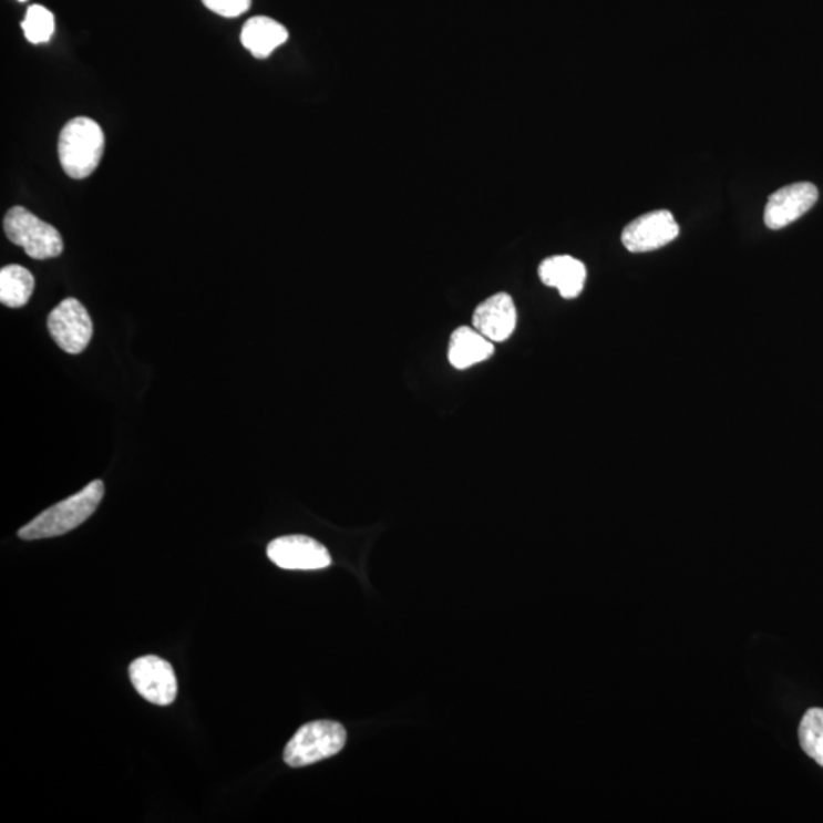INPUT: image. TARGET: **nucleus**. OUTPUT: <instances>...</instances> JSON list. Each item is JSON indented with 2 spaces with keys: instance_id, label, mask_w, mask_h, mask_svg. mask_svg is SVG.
I'll return each mask as SVG.
<instances>
[{
  "instance_id": "f257e3e1",
  "label": "nucleus",
  "mask_w": 823,
  "mask_h": 823,
  "mask_svg": "<svg viewBox=\"0 0 823 823\" xmlns=\"http://www.w3.org/2000/svg\"><path fill=\"white\" fill-rule=\"evenodd\" d=\"M104 482L93 481L74 496L64 498L51 508L44 510L34 521L19 531L22 541H42L60 537L69 531L79 528L95 513L104 497Z\"/></svg>"
},
{
  "instance_id": "9d476101",
  "label": "nucleus",
  "mask_w": 823,
  "mask_h": 823,
  "mask_svg": "<svg viewBox=\"0 0 823 823\" xmlns=\"http://www.w3.org/2000/svg\"><path fill=\"white\" fill-rule=\"evenodd\" d=\"M517 326V310L508 294L493 295L474 310L473 327L492 342H505Z\"/></svg>"
},
{
  "instance_id": "a211bd4d",
  "label": "nucleus",
  "mask_w": 823,
  "mask_h": 823,
  "mask_svg": "<svg viewBox=\"0 0 823 823\" xmlns=\"http://www.w3.org/2000/svg\"><path fill=\"white\" fill-rule=\"evenodd\" d=\"M19 2H27V0H19Z\"/></svg>"
},
{
  "instance_id": "1a4fd4ad",
  "label": "nucleus",
  "mask_w": 823,
  "mask_h": 823,
  "mask_svg": "<svg viewBox=\"0 0 823 823\" xmlns=\"http://www.w3.org/2000/svg\"><path fill=\"white\" fill-rule=\"evenodd\" d=\"M817 198V186L810 182H799V184L786 185L778 189L769 197L768 205H765V226L778 230L792 225L816 205Z\"/></svg>"
},
{
  "instance_id": "ddd939ff",
  "label": "nucleus",
  "mask_w": 823,
  "mask_h": 823,
  "mask_svg": "<svg viewBox=\"0 0 823 823\" xmlns=\"http://www.w3.org/2000/svg\"><path fill=\"white\" fill-rule=\"evenodd\" d=\"M493 354L494 342L474 327H460L450 338L449 360L453 368L467 369L485 362Z\"/></svg>"
},
{
  "instance_id": "f3484780",
  "label": "nucleus",
  "mask_w": 823,
  "mask_h": 823,
  "mask_svg": "<svg viewBox=\"0 0 823 823\" xmlns=\"http://www.w3.org/2000/svg\"><path fill=\"white\" fill-rule=\"evenodd\" d=\"M208 10L222 18L234 19L247 13L253 0H202Z\"/></svg>"
},
{
  "instance_id": "6e6552de",
  "label": "nucleus",
  "mask_w": 823,
  "mask_h": 823,
  "mask_svg": "<svg viewBox=\"0 0 823 823\" xmlns=\"http://www.w3.org/2000/svg\"><path fill=\"white\" fill-rule=\"evenodd\" d=\"M679 233V225L670 210H652L636 218L624 229L623 243L630 253H651L670 245Z\"/></svg>"
},
{
  "instance_id": "0eeeda50",
  "label": "nucleus",
  "mask_w": 823,
  "mask_h": 823,
  "mask_svg": "<svg viewBox=\"0 0 823 823\" xmlns=\"http://www.w3.org/2000/svg\"><path fill=\"white\" fill-rule=\"evenodd\" d=\"M267 557L287 570H318L331 565V555L327 547L307 535L275 538L267 546Z\"/></svg>"
},
{
  "instance_id": "4468645a",
  "label": "nucleus",
  "mask_w": 823,
  "mask_h": 823,
  "mask_svg": "<svg viewBox=\"0 0 823 823\" xmlns=\"http://www.w3.org/2000/svg\"><path fill=\"white\" fill-rule=\"evenodd\" d=\"M34 291V277L25 267L11 265L0 270V302L10 308L27 306Z\"/></svg>"
},
{
  "instance_id": "dca6fc26",
  "label": "nucleus",
  "mask_w": 823,
  "mask_h": 823,
  "mask_svg": "<svg viewBox=\"0 0 823 823\" xmlns=\"http://www.w3.org/2000/svg\"><path fill=\"white\" fill-rule=\"evenodd\" d=\"M22 30L28 42L32 44L50 42L55 31L54 14L43 6H31L23 19Z\"/></svg>"
},
{
  "instance_id": "7ed1b4c3",
  "label": "nucleus",
  "mask_w": 823,
  "mask_h": 823,
  "mask_svg": "<svg viewBox=\"0 0 823 823\" xmlns=\"http://www.w3.org/2000/svg\"><path fill=\"white\" fill-rule=\"evenodd\" d=\"M347 744V731L330 720L313 721L302 726L284 749V761L290 768H306L327 758L338 755Z\"/></svg>"
},
{
  "instance_id": "39448f33",
  "label": "nucleus",
  "mask_w": 823,
  "mask_h": 823,
  "mask_svg": "<svg viewBox=\"0 0 823 823\" xmlns=\"http://www.w3.org/2000/svg\"><path fill=\"white\" fill-rule=\"evenodd\" d=\"M48 330L63 351L80 354L91 343L93 323L86 307L79 299L68 298L51 311Z\"/></svg>"
},
{
  "instance_id": "2eb2a0df",
  "label": "nucleus",
  "mask_w": 823,
  "mask_h": 823,
  "mask_svg": "<svg viewBox=\"0 0 823 823\" xmlns=\"http://www.w3.org/2000/svg\"><path fill=\"white\" fill-rule=\"evenodd\" d=\"M802 749L823 768V709L811 708L799 726Z\"/></svg>"
},
{
  "instance_id": "f03ea898",
  "label": "nucleus",
  "mask_w": 823,
  "mask_h": 823,
  "mask_svg": "<svg viewBox=\"0 0 823 823\" xmlns=\"http://www.w3.org/2000/svg\"><path fill=\"white\" fill-rule=\"evenodd\" d=\"M105 148L103 128L96 121L76 116L64 125L59 137V160L72 178H86L99 168Z\"/></svg>"
},
{
  "instance_id": "9b49d317",
  "label": "nucleus",
  "mask_w": 823,
  "mask_h": 823,
  "mask_svg": "<svg viewBox=\"0 0 823 823\" xmlns=\"http://www.w3.org/2000/svg\"><path fill=\"white\" fill-rule=\"evenodd\" d=\"M538 277L547 287H554L565 299L582 295L586 284V266L569 255H557L545 259L538 267Z\"/></svg>"
},
{
  "instance_id": "423d86ee",
  "label": "nucleus",
  "mask_w": 823,
  "mask_h": 823,
  "mask_svg": "<svg viewBox=\"0 0 823 823\" xmlns=\"http://www.w3.org/2000/svg\"><path fill=\"white\" fill-rule=\"evenodd\" d=\"M140 696L157 707H168L177 697V679L172 665L157 656L137 658L128 668Z\"/></svg>"
},
{
  "instance_id": "20e7f679",
  "label": "nucleus",
  "mask_w": 823,
  "mask_h": 823,
  "mask_svg": "<svg viewBox=\"0 0 823 823\" xmlns=\"http://www.w3.org/2000/svg\"><path fill=\"white\" fill-rule=\"evenodd\" d=\"M3 230L8 240L25 249L28 257L42 261L60 257L63 253V238L59 230L22 206L8 210L3 218Z\"/></svg>"
},
{
  "instance_id": "f8f14e48",
  "label": "nucleus",
  "mask_w": 823,
  "mask_h": 823,
  "mask_svg": "<svg viewBox=\"0 0 823 823\" xmlns=\"http://www.w3.org/2000/svg\"><path fill=\"white\" fill-rule=\"evenodd\" d=\"M240 39L243 47L255 59H267L271 52L289 40V31L275 19L255 16L243 27Z\"/></svg>"
}]
</instances>
